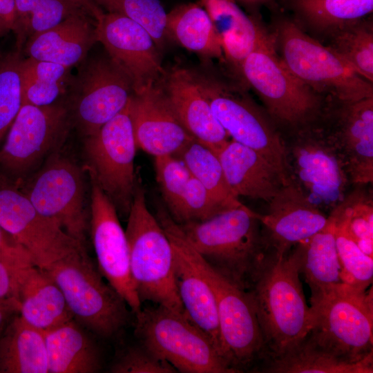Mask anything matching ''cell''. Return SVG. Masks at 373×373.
<instances>
[{"instance_id": "obj_38", "label": "cell", "mask_w": 373, "mask_h": 373, "mask_svg": "<svg viewBox=\"0 0 373 373\" xmlns=\"http://www.w3.org/2000/svg\"><path fill=\"white\" fill-rule=\"evenodd\" d=\"M357 186L345 193L329 215L341 225L360 249L372 257L373 254V202L364 188Z\"/></svg>"}, {"instance_id": "obj_42", "label": "cell", "mask_w": 373, "mask_h": 373, "mask_svg": "<svg viewBox=\"0 0 373 373\" xmlns=\"http://www.w3.org/2000/svg\"><path fill=\"white\" fill-rule=\"evenodd\" d=\"M155 169L164 206L171 214L184 194L191 174L180 159L170 155L155 157Z\"/></svg>"}, {"instance_id": "obj_1", "label": "cell", "mask_w": 373, "mask_h": 373, "mask_svg": "<svg viewBox=\"0 0 373 373\" xmlns=\"http://www.w3.org/2000/svg\"><path fill=\"white\" fill-rule=\"evenodd\" d=\"M300 254L299 244L284 256L270 254L246 291L263 336L265 361L292 349L312 329L311 309L299 278Z\"/></svg>"}, {"instance_id": "obj_6", "label": "cell", "mask_w": 373, "mask_h": 373, "mask_svg": "<svg viewBox=\"0 0 373 373\" xmlns=\"http://www.w3.org/2000/svg\"><path fill=\"white\" fill-rule=\"evenodd\" d=\"M127 217L130 270L141 303L151 302L186 316L175 282L171 242L148 209L139 184Z\"/></svg>"}, {"instance_id": "obj_19", "label": "cell", "mask_w": 373, "mask_h": 373, "mask_svg": "<svg viewBox=\"0 0 373 373\" xmlns=\"http://www.w3.org/2000/svg\"><path fill=\"white\" fill-rule=\"evenodd\" d=\"M96 29L98 42L128 76L134 93L162 80L166 73L162 52L143 26L124 16L104 12Z\"/></svg>"}, {"instance_id": "obj_32", "label": "cell", "mask_w": 373, "mask_h": 373, "mask_svg": "<svg viewBox=\"0 0 373 373\" xmlns=\"http://www.w3.org/2000/svg\"><path fill=\"white\" fill-rule=\"evenodd\" d=\"M298 244L300 274L304 276L311 289V297L343 282L336 245L335 224L329 216L323 229Z\"/></svg>"}, {"instance_id": "obj_27", "label": "cell", "mask_w": 373, "mask_h": 373, "mask_svg": "<svg viewBox=\"0 0 373 373\" xmlns=\"http://www.w3.org/2000/svg\"><path fill=\"white\" fill-rule=\"evenodd\" d=\"M219 36L225 62L240 79V69L266 30L259 15L245 12L236 0H199Z\"/></svg>"}, {"instance_id": "obj_44", "label": "cell", "mask_w": 373, "mask_h": 373, "mask_svg": "<svg viewBox=\"0 0 373 373\" xmlns=\"http://www.w3.org/2000/svg\"><path fill=\"white\" fill-rule=\"evenodd\" d=\"M114 373H174L178 372L169 362L139 343L125 350L112 365Z\"/></svg>"}, {"instance_id": "obj_35", "label": "cell", "mask_w": 373, "mask_h": 373, "mask_svg": "<svg viewBox=\"0 0 373 373\" xmlns=\"http://www.w3.org/2000/svg\"><path fill=\"white\" fill-rule=\"evenodd\" d=\"M15 3L16 48L21 51L26 41L32 36L57 26L71 16L88 15L71 0H15Z\"/></svg>"}, {"instance_id": "obj_22", "label": "cell", "mask_w": 373, "mask_h": 373, "mask_svg": "<svg viewBox=\"0 0 373 373\" xmlns=\"http://www.w3.org/2000/svg\"><path fill=\"white\" fill-rule=\"evenodd\" d=\"M128 108L137 146L150 155L175 156L194 139L177 117L160 82L133 93Z\"/></svg>"}, {"instance_id": "obj_20", "label": "cell", "mask_w": 373, "mask_h": 373, "mask_svg": "<svg viewBox=\"0 0 373 373\" xmlns=\"http://www.w3.org/2000/svg\"><path fill=\"white\" fill-rule=\"evenodd\" d=\"M155 216L172 246L175 282L185 314L211 338L223 356L213 290L190 257L186 238L164 205L157 204Z\"/></svg>"}, {"instance_id": "obj_10", "label": "cell", "mask_w": 373, "mask_h": 373, "mask_svg": "<svg viewBox=\"0 0 373 373\" xmlns=\"http://www.w3.org/2000/svg\"><path fill=\"white\" fill-rule=\"evenodd\" d=\"M186 240L190 257L215 296L223 356L238 372L262 363L267 358L265 342L247 291L211 268Z\"/></svg>"}, {"instance_id": "obj_48", "label": "cell", "mask_w": 373, "mask_h": 373, "mask_svg": "<svg viewBox=\"0 0 373 373\" xmlns=\"http://www.w3.org/2000/svg\"><path fill=\"white\" fill-rule=\"evenodd\" d=\"M19 308L17 300H0V335L11 320L12 316L19 313Z\"/></svg>"}, {"instance_id": "obj_34", "label": "cell", "mask_w": 373, "mask_h": 373, "mask_svg": "<svg viewBox=\"0 0 373 373\" xmlns=\"http://www.w3.org/2000/svg\"><path fill=\"white\" fill-rule=\"evenodd\" d=\"M73 79L70 68L23 58L21 64L22 104L49 106L68 92Z\"/></svg>"}, {"instance_id": "obj_13", "label": "cell", "mask_w": 373, "mask_h": 373, "mask_svg": "<svg viewBox=\"0 0 373 373\" xmlns=\"http://www.w3.org/2000/svg\"><path fill=\"white\" fill-rule=\"evenodd\" d=\"M292 133L289 143L284 141L292 180L318 207L332 209L350 183L334 146L318 121Z\"/></svg>"}, {"instance_id": "obj_25", "label": "cell", "mask_w": 373, "mask_h": 373, "mask_svg": "<svg viewBox=\"0 0 373 373\" xmlns=\"http://www.w3.org/2000/svg\"><path fill=\"white\" fill-rule=\"evenodd\" d=\"M96 24L88 15L71 16L29 38L22 52L28 57L71 68L83 61L98 42Z\"/></svg>"}, {"instance_id": "obj_30", "label": "cell", "mask_w": 373, "mask_h": 373, "mask_svg": "<svg viewBox=\"0 0 373 373\" xmlns=\"http://www.w3.org/2000/svg\"><path fill=\"white\" fill-rule=\"evenodd\" d=\"M166 32L167 38L206 61H225L219 36L199 2L180 4L167 12Z\"/></svg>"}, {"instance_id": "obj_43", "label": "cell", "mask_w": 373, "mask_h": 373, "mask_svg": "<svg viewBox=\"0 0 373 373\" xmlns=\"http://www.w3.org/2000/svg\"><path fill=\"white\" fill-rule=\"evenodd\" d=\"M224 210L204 186L191 175L178 206L169 214L177 224H181L202 221Z\"/></svg>"}, {"instance_id": "obj_8", "label": "cell", "mask_w": 373, "mask_h": 373, "mask_svg": "<svg viewBox=\"0 0 373 373\" xmlns=\"http://www.w3.org/2000/svg\"><path fill=\"white\" fill-rule=\"evenodd\" d=\"M61 290L73 318L106 339L127 324L128 305L88 257L86 249L70 254L44 269Z\"/></svg>"}, {"instance_id": "obj_29", "label": "cell", "mask_w": 373, "mask_h": 373, "mask_svg": "<svg viewBox=\"0 0 373 373\" xmlns=\"http://www.w3.org/2000/svg\"><path fill=\"white\" fill-rule=\"evenodd\" d=\"M0 372L48 373L44 332L19 315L11 318L0 335Z\"/></svg>"}, {"instance_id": "obj_18", "label": "cell", "mask_w": 373, "mask_h": 373, "mask_svg": "<svg viewBox=\"0 0 373 373\" xmlns=\"http://www.w3.org/2000/svg\"><path fill=\"white\" fill-rule=\"evenodd\" d=\"M90 232L98 269L136 314L142 307L131 274L125 231L115 207L90 175Z\"/></svg>"}, {"instance_id": "obj_26", "label": "cell", "mask_w": 373, "mask_h": 373, "mask_svg": "<svg viewBox=\"0 0 373 373\" xmlns=\"http://www.w3.org/2000/svg\"><path fill=\"white\" fill-rule=\"evenodd\" d=\"M19 315L46 332L73 318L64 294L44 269L30 263L17 269Z\"/></svg>"}, {"instance_id": "obj_45", "label": "cell", "mask_w": 373, "mask_h": 373, "mask_svg": "<svg viewBox=\"0 0 373 373\" xmlns=\"http://www.w3.org/2000/svg\"><path fill=\"white\" fill-rule=\"evenodd\" d=\"M0 259L17 269L33 263L28 252L1 226Z\"/></svg>"}, {"instance_id": "obj_31", "label": "cell", "mask_w": 373, "mask_h": 373, "mask_svg": "<svg viewBox=\"0 0 373 373\" xmlns=\"http://www.w3.org/2000/svg\"><path fill=\"white\" fill-rule=\"evenodd\" d=\"M268 373H372L373 356L358 362L343 359L307 336L286 353L262 363Z\"/></svg>"}, {"instance_id": "obj_24", "label": "cell", "mask_w": 373, "mask_h": 373, "mask_svg": "<svg viewBox=\"0 0 373 373\" xmlns=\"http://www.w3.org/2000/svg\"><path fill=\"white\" fill-rule=\"evenodd\" d=\"M227 183L236 197L269 202L287 181L258 151L233 140L217 153Z\"/></svg>"}, {"instance_id": "obj_50", "label": "cell", "mask_w": 373, "mask_h": 373, "mask_svg": "<svg viewBox=\"0 0 373 373\" xmlns=\"http://www.w3.org/2000/svg\"><path fill=\"white\" fill-rule=\"evenodd\" d=\"M239 5L245 7L250 15H259V9L267 4H272L274 0H236Z\"/></svg>"}, {"instance_id": "obj_39", "label": "cell", "mask_w": 373, "mask_h": 373, "mask_svg": "<svg viewBox=\"0 0 373 373\" xmlns=\"http://www.w3.org/2000/svg\"><path fill=\"white\" fill-rule=\"evenodd\" d=\"M104 12L120 15L143 26L162 52L167 39L166 12L159 0H93Z\"/></svg>"}, {"instance_id": "obj_12", "label": "cell", "mask_w": 373, "mask_h": 373, "mask_svg": "<svg viewBox=\"0 0 373 373\" xmlns=\"http://www.w3.org/2000/svg\"><path fill=\"white\" fill-rule=\"evenodd\" d=\"M68 90L75 121L86 137L122 111L134 93L128 76L106 53L88 56Z\"/></svg>"}, {"instance_id": "obj_33", "label": "cell", "mask_w": 373, "mask_h": 373, "mask_svg": "<svg viewBox=\"0 0 373 373\" xmlns=\"http://www.w3.org/2000/svg\"><path fill=\"white\" fill-rule=\"evenodd\" d=\"M294 20L325 36L348 23L372 15L373 0H280Z\"/></svg>"}, {"instance_id": "obj_47", "label": "cell", "mask_w": 373, "mask_h": 373, "mask_svg": "<svg viewBox=\"0 0 373 373\" xmlns=\"http://www.w3.org/2000/svg\"><path fill=\"white\" fill-rule=\"evenodd\" d=\"M16 22L15 0H0V37L14 32Z\"/></svg>"}, {"instance_id": "obj_11", "label": "cell", "mask_w": 373, "mask_h": 373, "mask_svg": "<svg viewBox=\"0 0 373 373\" xmlns=\"http://www.w3.org/2000/svg\"><path fill=\"white\" fill-rule=\"evenodd\" d=\"M137 148L128 103L97 132L86 137L89 175L117 211L126 216L129 213L137 184L134 169Z\"/></svg>"}, {"instance_id": "obj_9", "label": "cell", "mask_w": 373, "mask_h": 373, "mask_svg": "<svg viewBox=\"0 0 373 373\" xmlns=\"http://www.w3.org/2000/svg\"><path fill=\"white\" fill-rule=\"evenodd\" d=\"M134 334L139 343L184 373H236L211 338L184 314L161 305L141 308Z\"/></svg>"}, {"instance_id": "obj_36", "label": "cell", "mask_w": 373, "mask_h": 373, "mask_svg": "<svg viewBox=\"0 0 373 373\" xmlns=\"http://www.w3.org/2000/svg\"><path fill=\"white\" fill-rule=\"evenodd\" d=\"M175 157L184 163L191 175L224 209L243 204L231 191L219 158L209 147L194 138Z\"/></svg>"}, {"instance_id": "obj_14", "label": "cell", "mask_w": 373, "mask_h": 373, "mask_svg": "<svg viewBox=\"0 0 373 373\" xmlns=\"http://www.w3.org/2000/svg\"><path fill=\"white\" fill-rule=\"evenodd\" d=\"M318 122L334 146L350 183L373 181V97L343 101L326 97Z\"/></svg>"}, {"instance_id": "obj_17", "label": "cell", "mask_w": 373, "mask_h": 373, "mask_svg": "<svg viewBox=\"0 0 373 373\" xmlns=\"http://www.w3.org/2000/svg\"><path fill=\"white\" fill-rule=\"evenodd\" d=\"M69 124V109L62 104H22L0 148V164L15 174L28 172L61 142Z\"/></svg>"}, {"instance_id": "obj_23", "label": "cell", "mask_w": 373, "mask_h": 373, "mask_svg": "<svg viewBox=\"0 0 373 373\" xmlns=\"http://www.w3.org/2000/svg\"><path fill=\"white\" fill-rule=\"evenodd\" d=\"M160 84L187 131L216 154L229 141V135L214 116L191 69L174 66L166 70Z\"/></svg>"}, {"instance_id": "obj_40", "label": "cell", "mask_w": 373, "mask_h": 373, "mask_svg": "<svg viewBox=\"0 0 373 373\" xmlns=\"http://www.w3.org/2000/svg\"><path fill=\"white\" fill-rule=\"evenodd\" d=\"M22 52L16 48L0 59V144L22 105Z\"/></svg>"}, {"instance_id": "obj_16", "label": "cell", "mask_w": 373, "mask_h": 373, "mask_svg": "<svg viewBox=\"0 0 373 373\" xmlns=\"http://www.w3.org/2000/svg\"><path fill=\"white\" fill-rule=\"evenodd\" d=\"M0 226L42 269L86 249L57 222L40 213L22 191L12 187H0Z\"/></svg>"}, {"instance_id": "obj_49", "label": "cell", "mask_w": 373, "mask_h": 373, "mask_svg": "<svg viewBox=\"0 0 373 373\" xmlns=\"http://www.w3.org/2000/svg\"><path fill=\"white\" fill-rule=\"evenodd\" d=\"M80 6L96 23L102 18L104 12L93 0H71Z\"/></svg>"}, {"instance_id": "obj_7", "label": "cell", "mask_w": 373, "mask_h": 373, "mask_svg": "<svg viewBox=\"0 0 373 373\" xmlns=\"http://www.w3.org/2000/svg\"><path fill=\"white\" fill-rule=\"evenodd\" d=\"M369 290L343 282L311 297L312 329L316 345L350 362L373 356V297Z\"/></svg>"}, {"instance_id": "obj_37", "label": "cell", "mask_w": 373, "mask_h": 373, "mask_svg": "<svg viewBox=\"0 0 373 373\" xmlns=\"http://www.w3.org/2000/svg\"><path fill=\"white\" fill-rule=\"evenodd\" d=\"M369 17L348 23L326 36L329 40L327 46L358 74L373 83V23Z\"/></svg>"}, {"instance_id": "obj_3", "label": "cell", "mask_w": 373, "mask_h": 373, "mask_svg": "<svg viewBox=\"0 0 373 373\" xmlns=\"http://www.w3.org/2000/svg\"><path fill=\"white\" fill-rule=\"evenodd\" d=\"M271 30L272 42L285 66L318 93L343 101L373 97V83L307 34L294 19L276 16Z\"/></svg>"}, {"instance_id": "obj_41", "label": "cell", "mask_w": 373, "mask_h": 373, "mask_svg": "<svg viewBox=\"0 0 373 373\" xmlns=\"http://www.w3.org/2000/svg\"><path fill=\"white\" fill-rule=\"evenodd\" d=\"M334 224L341 280L365 290L372 283L373 258L360 249L343 227L335 222Z\"/></svg>"}, {"instance_id": "obj_15", "label": "cell", "mask_w": 373, "mask_h": 373, "mask_svg": "<svg viewBox=\"0 0 373 373\" xmlns=\"http://www.w3.org/2000/svg\"><path fill=\"white\" fill-rule=\"evenodd\" d=\"M44 216L85 246L87 218L81 169L69 159L51 156L22 191Z\"/></svg>"}, {"instance_id": "obj_4", "label": "cell", "mask_w": 373, "mask_h": 373, "mask_svg": "<svg viewBox=\"0 0 373 373\" xmlns=\"http://www.w3.org/2000/svg\"><path fill=\"white\" fill-rule=\"evenodd\" d=\"M240 78L258 95L276 125L294 131L316 123L321 115L326 97L288 70L267 29L243 60Z\"/></svg>"}, {"instance_id": "obj_2", "label": "cell", "mask_w": 373, "mask_h": 373, "mask_svg": "<svg viewBox=\"0 0 373 373\" xmlns=\"http://www.w3.org/2000/svg\"><path fill=\"white\" fill-rule=\"evenodd\" d=\"M259 215L242 204L202 221L178 224L211 268L247 291L270 255Z\"/></svg>"}, {"instance_id": "obj_46", "label": "cell", "mask_w": 373, "mask_h": 373, "mask_svg": "<svg viewBox=\"0 0 373 373\" xmlns=\"http://www.w3.org/2000/svg\"><path fill=\"white\" fill-rule=\"evenodd\" d=\"M18 269L11 267L0 259V300L17 301Z\"/></svg>"}, {"instance_id": "obj_21", "label": "cell", "mask_w": 373, "mask_h": 373, "mask_svg": "<svg viewBox=\"0 0 373 373\" xmlns=\"http://www.w3.org/2000/svg\"><path fill=\"white\" fill-rule=\"evenodd\" d=\"M259 215L262 238L270 254L282 256L326 225V216L294 181L285 184Z\"/></svg>"}, {"instance_id": "obj_5", "label": "cell", "mask_w": 373, "mask_h": 373, "mask_svg": "<svg viewBox=\"0 0 373 373\" xmlns=\"http://www.w3.org/2000/svg\"><path fill=\"white\" fill-rule=\"evenodd\" d=\"M195 80L218 122L231 140L263 155L292 180L284 140L265 110L255 102L239 79L232 81L208 69H191Z\"/></svg>"}, {"instance_id": "obj_28", "label": "cell", "mask_w": 373, "mask_h": 373, "mask_svg": "<svg viewBox=\"0 0 373 373\" xmlns=\"http://www.w3.org/2000/svg\"><path fill=\"white\" fill-rule=\"evenodd\" d=\"M44 334L48 373H95L101 370L96 344L74 319Z\"/></svg>"}]
</instances>
